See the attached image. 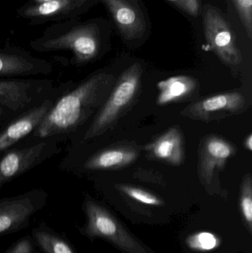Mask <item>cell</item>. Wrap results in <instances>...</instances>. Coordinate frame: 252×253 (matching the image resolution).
<instances>
[{"label": "cell", "mask_w": 252, "mask_h": 253, "mask_svg": "<svg viewBox=\"0 0 252 253\" xmlns=\"http://www.w3.org/2000/svg\"><path fill=\"white\" fill-rule=\"evenodd\" d=\"M16 116V114L7 108L0 106V127Z\"/></svg>", "instance_id": "25"}, {"label": "cell", "mask_w": 252, "mask_h": 253, "mask_svg": "<svg viewBox=\"0 0 252 253\" xmlns=\"http://www.w3.org/2000/svg\"><path fill=\"white\" fill-rule=\"evenodd\" d=\"M247 36L252 39V0H232Z\"/></svg>", "instance_id": "20"}, {"label": "cell", "mask_w": 252, "mask_h": 253, "mask_svg": "<svg viewBox=\"0 0 252 253\" xmlns=\"http://www.w3.org/2000/svg\"><path fill=\"white\" fill-rule=\"evenodd\" d=\"M115 188L127 197L139 203L149 206L158 207L164 205V201L153 193L140 187L130 184H116Z\"/></svg>", "instance_id": "18"}, {"label": "cell", "mask_w": 252, "mask_h": 253, "mask_svg": "<svg viewBox=\"0 0 252 253\" xmlns=\"http://www.w3.org/2000/svg\"><path fill=\"white\" fill-rule=\"evenodd\" d=\"M110 33L109 22L102 18L63 21L47 27L41 37L30 42V46L40 53L69 50L72 53L70 63L79 68L102 57Z\"/></svg>", "instance_id": "2"}, {"label": "cell", "mask_w": 252, "mask_h": 253, "mask_svg": "<svg viewBox=\"0 0 252 253\" xmlns=\"http://www.w3.org/2000/svg\"><path fill=\"white\" fill-rule=\"evenodd\" d=\"M217 238L208 233H201L189 237L187 244L191 248L198 251H210L217 246Z\"/></svg>", "instance_id": "21"}, {"label": "cell", "mask_w": 252, "mask_h": 253, "mask_svg": "<svg viewBox=\"0 0 252 253\" xmlns=\"http://www.w3.org/2000/svg\"><path fill=\"white\" fill-rule=\"evenodd\" d=\"M240 209L249 231L252 230V180L251 174H246L243 178L240 193Z\"/></svg>", "instance_id": "19"}, {"label": "cell", "mask_w": 252, "mask_h": 253, "mask_svg": "<svg viewBox=\"0 0 252 253\" xmlns=\"http://www.w3.org/2000/svg\"><path fill=\"white\" fill-rule=\"evenodd\" d=\"M236 152L233 144L218 135H209L202 138L198 149V174L207 190L219 182V174Z\"/></svg>", "instance_id": "12"}, {"label": "cell", "mask_w": 252, "mask_h": 253, "mask_svg": "<svg viewBox=\"0 0 252 253\" xmlns=\"http://www.w3.org/2000/svg\"><path fill=\"white\" fill-rule=\"evenodd\" d=\"M189 16H198L201 12V0H167Z\"/></svg>", "instance_id": "23"}, {"label": "cell", "mask_w": 252, "mask_h": 253, "mask_svg": "<svg viewBox=\"0 0 252 253\" xmlns=\"http://www.w3.org/2000/svg\"><path fill=\"white\" fill-rule=\"evenodd\" d=\"M56 85L50 79H0V106L18 115L45 98Z\"/></svg>", "instance_id": "10"}, {"label": "cell", "mask_w": 252, "mask_h": 253, "mask_svg": "<svg viewBox=\"0 0 252 253\" xmlns=\"http://www.w3.org/2000/svg\"><path fill=\"white\" fill-rule=\"evenodd\" d=\"M31 236L42 253H77L65 235L58 233L46 223H39L33 229Z\"/></svg>", "instance_id": "17"}, {"label": "cell", "mask_w": 252, "mask_h": 253, "mask_svg": "<svg viewBox=\"0 0 252 253\" xmlns=\"http://www.w3.org/2000/svg\"><path fill=\"white\" fill-rule=\"evenodd\" d=\"M143 68L136 62L120 76L100 109L84 129L82 135L71 144L97 139L106 133L134 102L142 83Z\"/></svg>", "instance_id": "3"}, {"label": "cell", "mask_w": 252, "mask_h": 253, "mask_svg": "<svg viewBox=\"0 0 252 253\" xmlns=\"http://www.w3.org/2000/svg\"><path fill=\"white\" fill-rule=\"evenodd\" d=\"M203 25L206 40L222 62L229 66L242 63L243 56L235 34L221 10L210 4L204 6Z\"/></svg>", "instance_id": "8"}, {"label": "cell", "mask_w": 252, "mask_h": 253, "mask_svg": "<svg viewBox=\"0 0 252 253\" xmlns=\"http://www.w3.org/2000/svg\"><path fill=\"white\" fill-rule=\"evenodd\" d=\"M134 176L139 178L141 181H147L152 184L164 185V180L163 176L153 171L144 170V169H139L134 173Z\"/></svg>", "instance_id": "24"}, {"label": "cell", "mask_w": 252, "mask_h": 253, "mask_svg": "<svg viewBox=\"0 0 252 253\" xmlns=\"http://www.w3.org/2000/svg\"><path fill=\"white\" fill-rule=\"evenodd\" d=\"M244 147L249 151L252 150V135L251 133L249 134L248 136L246 137L244 143Z\"/></svg>", "instance_id": "26"}, {"label": "cell", "mask_w": 252, "mask_h": 253, "mask_svg": "<svg viewBox=\"0 0 252 253\" xmlns=\"http://www.w3.org/2000/svg\"><path fill=\"white\" fill-rule=\"evenodd\" d=\"M199 84L196 79L189 76H176L159 82L157 88V105L160 106L187 100L197 91Z\"/></svg>", "instance_id": "16"}, {"label": "cell", "mask_w": 252, "mask_h": 253, "mask_svg": "<svg viewBox=\"0 0 252 253\" xmlns=\"http://www.w3.org/2000/svg\"><path fill=\"white\" fill-rule=\"evenodd\" d=\"M148 158L173 166H180L184 162L185 148L183 132L173 126L144 147Z\"/></svg>", "instance_id": "15"}, {"label": "cell", "mask_w": 252, "mask_h": 253, "mask_svg": "<svg viewBox=\"0 0 252 253\" xmlns=\"http://www.w3.org/2000/svg\"><path fill=\"white\" fill-rule=\"evenodd\" d=\"M32 236H26L15 242L4 253H40Z\"/></svg>", "instance_id": "22"}, {"label": "cell", "mask_w": 252, "mask_h": 253, "mask_svg": "<svg viewBox=\"0 0 252 253\" xmlns=\"http://www.w3.org/2000/svg\"><path fill=\"white\" fill-rule=\"evenodd\" d=\"M85 224L78 227L82 236L91 242L102 239L125 253H146L144 245L133 236L121 222L100 203L86 195L82 204Z\"/></svg>", "instance_id": "4"}, {"label": "cell", "mask_w": 252, "mask_h": 253, "mask_svg": "<svg viewBox=\"0 0 252 253\" xmlns=\"http://www.w3.org/2000/svg\"><path fill=\"white\" fill-rule=\"evenodd\" d=\"M99 2V0H53L37 4L25 3L16 13L30 25H38L79 19Z\"/></svg>", "instance_id": "11"}, {"label": "cell", "mask_w": 252, "mask_h": 253, "mask_svg": "<svg viewBox=\"0 0 252 253\" xmlns=\"http://www.w3.org/2000/svg\"><path fill=\"white\" fill-rule=\"evenodd\" d=\"M115 83L112 74L99 71L75 83L59 96L40 126L20 143L48 138L59 142L72 141L105 103Z\"/></svg>", "instance_id": "1"}, {"label": "cell", "mask_w": 252, "mask_h": 253, "mask_svg": "<svg viewBox=\"0 0 252 253\" xmlns=\"http://www.w3.org/2000/svg\"><path fill=\"white\" fill-rule=\"evenodd\" d=\"M59 143L55 138L19 143L0 155V188L60 153Z\"/></svg>", "instance_id": "5"}, {"label": "cell", "mask_w": 252, "mask_h": 253, "mask_svg": "<svg viewBox=\"0 0 252 253\" xmlns=\"http://www.w3.org/2000/svg\"><path fill=\"white\" fill-rule=\"evenodd\" d=\"M53 1V0H28L26 3L30 4H41V3L47 2V1Z\"/></svg>", "instance_id": "27"}, {"label": "cell", "mask_w": 252, "mask_h": 253, "mask_svg": "<svg viewBox=\"0 0 252 253\" xmlns=\"http://www.w3.org/2000/svg\"><path fill=\"white\" fill-rule=\"evenodd\" d=\"M75 84L70 80L57 84L50 94L0 127V155L17 145L42 123L61 95Z\"/></svg>", "instance_id": "6"}, {"label": "cell", "mask_w": 252, "mask_h": 253, "mask_svg": "<svg viewBox=\"0 0 252 253\" xmlns=\"http://www.w3.org/2000/svg\"><path fill=\"white\" fill-rule=\"evenodd\" d=\"M53 65L47 59L36 57L29 51L6 42H0V79L48 76Z\"/></svg>", "instance_id": "14"}, {"label": "cell", "mask_w": 252, "mask_h": 253, "mask_svg": "<svg viewBox=\"0 0 252 253\" xmlns=\"http://www.w3.org/2000/svg\"><path fill=\"white\" fill-rule=\"evenodd\" d=\"M48 193L33 189L22 194L0 199V236L21 231L47 205Z\"/></svg>", "instance_id": "9"}, {"label": "cell", "mask_w": 252, "mask_h": 253, "mask_svg": "<svg viewBox=\"0 0 252 253\" xmlns=\"http://www.w3.org/2000/svg\"><path fill=\"white\" fill-rule=\"evenodd\" d=\"M108 9L127 45L141 44L151 34V22L143 0H99Z\"/></svg>", "instance_id": "7"}, {"label": "cell", "mask_w": 252, "mask_h": 253, "mask_svg": "<svg viewBox=\"0 0 252 253\" xmlns=\"http://www.w3.org/2000/svg\"><path fill=\"white\" fill-rule=\"evenodd\" d=\"M247 98L239 90L215 95L191 104L180 113L196 121L209 122L238 115L247 110Z\"/></svg>", "instance_id": "13"}]
</instances>
